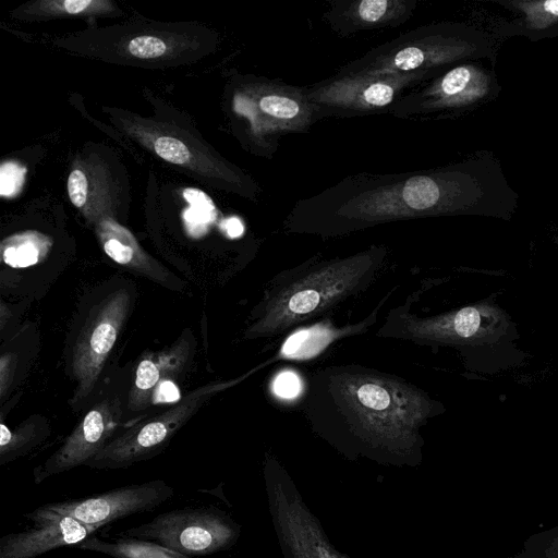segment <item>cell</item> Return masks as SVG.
<instances>
[{
  "instance_id": "cell-27",
  "label": "cell",
  "mask_w": 558,
  "mask_h": 558,
  "mask_svg": "<svg viewBox=\"0 0 558 558\" xmlns=\"http://www.w3.org/2000/svg\"><path fill=\"white\" fill-rule=\"evenodd\" d=\"M88 181L81 169L71 171L68 178V194L76 208H82L87 201Z\"/></svg>"
},
{
  "instance_id": "cell-10",
  "label": "cell",
  "mask_w": 558,
  "mask_h": 558,
  "mask_svg": "<svg viewBox=\"0 0 558 558\" xmlns=\"http://www.w3.org/2000/svg\"><path fill=\"white\" fill-rule=\"evenodd\" d=\"M174 495V488L162 480L121 486L80 499L45 504L59 514L100 529L117 520L151 511Z\"/></svg>"
},
{
  "instance_id": "cell-20",
  "label": "cell",
  "mask_w": 558,
  "mask_h": 558,
  "mask_svg": "<svg viewBox=\"0 0 558 558\" xmlns=\"http://www.w3.org/2000/svg\"><path fill=\"white\" fill-rule=\"evenodd\" d=\"M49 434L46 424L37 418L19 425L11 430L4 423L0 424V464L4 465L25 456Z\"/></svg>"
},
{
  "instance_id": "cell-34",
  "label": "cell",
  "mask_w": 558,
  "mask_h": 558,
  "mask_svg": "<svg viewBox=\"0 0 558 558\" xmlns=\"http://www.w3.org/2000/svg\"><path fill=\"white\" fill-rule=\"evenodd\" d=\"M513 558H535V557L525 555L524 553L520 551Z\"/></svg>"
},
{
  "instance_id": "cell-21",
  "label": "cell",
  "mask_w": 558,
  "mask_h": 558,
  "mask_svg": "<svg viewBox=\"0 0 558 558\" xmlns=\"http://www.w3.org/2000/svg\"><path fill=\"white\" fill-rule=\"evenodd\" d=\"M114 5L102 0H52L39 1L20 8L21 15L32 19L90 16L106 14ZM25 17V19H26Z\"/></svg>"
},
{
  "instance_id": "cell-4",
  "label": "cell",
  "mask_w": 558,
  "mask_h": 558,
  "mask_svg": "<svg viewBox=\"0 0 558 558\" xmlns=\"http://www.w3.org/2000/svg\"><path fill=\"white\" fill-rule=\"evenodd\" d=\"M433 72L378 75L335 74L306 86L318 119L390 113L407 93L437 76Z\"/></svg>"
},
{
  "instance_id": "cell-13",
  "label": "cell",
  "mask_w": 558,
  "mask_h": 558,
  "mask_svg": "<svg viewBox=\"0 0 558 558\" xmlns=\"http://www.w3.org/2000/svg\"><path fill=\"white\" fill-rule=\"evenodd\" d=\"M486 89L483 73L472 65H459L407 93L391 109L399 119L424 120L441 111L466 106Z\"/></svg>"
},
{
  "instance_id": "cell-33",
  "label": "cell",
  "mask_w": 558,
  "mask_h": 558,
  "mask_svg": "<svg viewBox=\"0 0 558 558\" xmlns=\"http://www.w3.org/2000/svg\"><path fill=\"white\" fill-rule=\"evenodd\" d=\"M223 229L230 238H236L243 233V225L235 217H231V218L225 220Z\"/></svg>"
},
{
  "instance_id": "cell-17",
  "label": "cell",
  "mask_w": 558,
  "mask_h": 558,
  "mask_svg": "<svg viewBox=\"0 0 558 558\" xmlns=\"http://www.w3.org/2000/svg\"><path fill=\"white\" fill-rule=\"evenodd\" d=\"M97 234L102 250L117 264L168 289L183 291L184 282L148 255L132 233L117 222L102 220Z\"/></svg>"
},
{
  "instance_id": "cell-23",
  "label": "cell",
  "mask_w": 558,
  "mask_h": 558,
  "mask_svg": "<svg viewBox=\"0 0 558 558\" xmlns=\"http://www.w3.org/2000/svg\"><path fill=\"white\" fill-rule=\"evenodd\" d=\"M191 207L184 213V219L193 233H201L216 216L211 199L202 191L186 189L183 192Z\"/></svg>"
},
{
  "instance_id": "cell-8",
  "label": "cell",
  "mask_w": 558,
  "mask_h": 558,
  "mask_svg": "<svg viewBox=\"0 0 558 558\" xmlns=\"http://www.w3.org/2000/svg\"><path fill=\"white\" fill-rule=\"evenodd\" d=\"M268 508L283 558H345L329 542L284 472H267Z\"/></svg>"
},
{
  "instance_id": "cell-11",
  "label": "cell",
  "mask_w": 558,
  "mask_h": 558,
  "mask_svg": "<svg viewBox=\"0 0 558 558\" xmlns=\"http://www.w3.org/2000/svg\"><path fill=\"white\" fill-rule=\"evenodd\" d=\"M407 338L426 343L486 344L506 330V316L496 306L481 303L429 318L407 317Z\"/></svg>"
},
{
  "instance_id": "cell-6",
  "label": "cell",
  "mask_w": 558,
  "mask_h": 558,
  "mask_svg": "<svg viewBox=\"0 0 558 558\" xmlns=\"http://www.w3.org/2000/svg\"><path fill=\"white\" fill-rule=\"evenodd\" d=\"M240 533V525L227 512L209 506L162 512L148 522L126 529L121 535L153 541L201 558L229 549Z\"/></svg>"
},
{
  "instance_id": "cell-16",
  "label": "cell",
  "mask_w": 558,
  "mask_h": 558,
  "mask_svg": "<svg viewBox=\"0 0 558 558\" xmlns=\"http://www.w3.org/2000/svg\"><path fill=\"white\" fill-rule=\"evenodd\" d=\"M192 336H182L171 347L143 357L128 397V409L137 412L151 404L160 383L175 378L192 356Z\"/></svg>"
},
{
  "instance_id": "cell-12",
  "label": "cell",
  "mask_w": 558,
  "mask_h": 558,
  "mask_svg": "<svg viewBox=\"0 0 558 558\" xmlns=\"http://www.w3.org/2000/svg\"><path fill=\"white\" fill-rule=\"evenodd\" d=\"M122 415L120 398H106L90 408L63 444L34 470L40 484L50 476L85 465L111 439Z\"/></svg>"
},
{
  "instance_id": "cell-2",
  "label": "cell",
  "mask_w": 558,
  "mask_h": 558,
  "mask_svg": "<svg viewBox=\"0 0 558 558\" xmlns=\"http://www.w3.org/2000/svg\"><path fill=\"white\" fill-rule=\"evenodd\" d=\"M384 253L383 247H373L312 267L274 293L245 336L277 335L329 308L362 287Z\"/></svg>"
},
{
  "instance_id": "cell-24",
  "label": "cell",
  "mask_w": 558,
  "mask_h": 558,
  "mask_svg": "<svg viewBox=\"0 0 558 558\" xmlns=\"http://www.w3.org/2000/svg\"><path fill=\"white\" fill-rule=\"evenodd\" d=\"M151 147L160 158L170 163L187 167L195 165L193 150L175 136L157 135L153 140Z\"/></svg>"
},
{
  "instance_id": "cell-18",
  "label": "cell",
  "mask_w": 558,
  "mask_h": 558,
  "mask_svg": "<svg viewBox=\"0 0 558 558\" xmlns=\"http://www.w3.org/2000/svg\"><path fill=\"white\" fill-rule=\"evenodd\" d=\"M74 547L111 558H197L180 554L153 541L123 535L112 541L90 535Z\"/></svg>"
},
{
  "instance_id": "cell-9",
  "label": "cell",
  "mask_w": 558,
  "mask_h": 558,
  "mask_svg": "<svg viewBox=\"0 0 558 558\" xmlns=\"http://www.w3.org/2000/svg\"><path fill=\"white\" fill-rule=\"evenodd\" d=\"M131 294L125 289L110 293L92 311L74 345L72 374L77 381L72 403L89 396L102 366L126 320Z\"/></svg>"
},
{
  "instance_id": "cell-28",
  "label": "cell",
  "mask_w": 558,
  "mask_h": 558,
  "mask_svg": "<svg viewBox=\"0 0 558 558\" xmlns=\"http://www.w3.org/2000/svg\"><path fill=\"white\" fill-rule=\"evenodd\" d=\"M272 389L278 397L292 399L300 393L301 381L295 373L286 371L276 376Z\"/></svg>"
},
{
  "instance_id": "cell-1",
  "label": "cell",
  "mask_w": 558,
  "mask_h": 558,
  "mask_svg": "<svg viewBox=\"0 0 558 558\" xmlns=\"http://www.w3.org/2000/svg\"><path fill=\"white\" fill-rule=\"evenodd\" d=\"M336 390L362 435L388 449H411L432 413V402L421 390L376 374H342Z\"/></svg>"
},
{
  "instance_id": "cell-25",
  "label": "cell",
  "mask_w": 558,
  "mask_h": 558,
  "mask_svg": "<svg viewBox=\"0 0 558 558\" xmlns=\"http://www.w3.org/2000/svg\"><path fill=\"white\" fill-rule=\"evenodd\" d=\"M521 551L535 558H558V525L532 534Z\"/></svg>"
},
{
  "instance_id": "cell-15",
  "label": "cell",
  "mask_w": 558,
  "mask_h": 558,
  "mask_svg": "<svg viewBox=\"0 0 558 558\" xmlns=\"http://www.w3.org/2000/svg\"><path fill=\"white\" fill-rule=\"evenodd\" d=\"M417 0H332L324 20L338 35L391 28L411 19Z\"/></svg>"
},
{
  "instance_id": "cell-19",
  "label": "cell",
  "mask_w": 558,
  "mask_h": 558,
  "mask_svg": "<svg viewBox=\"0 0 558 558\" xmlns=\"http://www.w3.org/2000/svg\"><path fill=\"white\" fill-rule=\"evenodd\" d=\"M353 329H338L328 324H319L299 329L283 342L280 353L292 360H308L319 354L329 343Z\"/></svg>"
},
{
  "instance_id": "cell-7",
  "label": "cell",
  "mask_w": 558,
  "mask_h": 558,
  "mask_svg": "<svg viewBox=\"0 0 558 558\" xmlns=\"http://www.w3.org/2000/svg\"><path fill=\"white\" fill-rule=\"evenodd\" d=\"M236 381H217L196 388L163 413L112 438L85 465L96 470H118L154 458L206 401Z\"/></svg>"
},
{
  "instance_id": "cell-22",
  "label": "cell",
  "mask_w": 558,
  "mask_h": 558,
  "mask_svg": "<svg viewBox=\"0 0 558 558\" xmlns=\"http://www.w3.org/2000/svg\"><path fill=\"white\" fill-rule=\"evenodd\" d=\"M50 247V241L37 233H23L2 243V260L11 267H28L40 262Z\"/></svg>"
},
{
  "instance_id": "cell-5",
  "label": "cell",
  "mask_w": 558,
  "mask_h": 558,
  "mask_svg": "<svg viewBox=\"0 0 558 558\" xmlns=\"http://www.w3.org/2000/svg\"><path fill=\"white\" fill-rule=\"evenodd\" d=\"M464 41L447 26L427 25L384 43L341 66V75L433 72L464 53Z\"/></svg>"
},
{
  "instance_id": "cell-31",
  "label": "cell",
  "mask_w": 558,
  "mask_h": 558,
  "mask_svg": "<svg viewBox=\"0 0 558 558\" xmlns=\"http://www.w3.org/2000/svg\"><path fill=\"white\" fill-rule=\"evenodd\" d=\"M179 399L180 392L177 385L174 384L173 380L168 379L160 383L159 386L156 388L153 395L151 404L174 402L178 401Z\"/></svg>"
},
{
  "instance_id": "cell-14",
  "label": "cell",
  "mask_w": 558,
  "mask_h": 558,
  "mask_svg": "<svg viewBox=\"0 0 558 558\" xmlns=\"http://www.w3.org/2000/svg\"><path fill=\"white\" fill-rule=\"evenodd\" d=\"M24 515L35 525L1 536L0 558H37L50 550L75 546L99 530L44 505Z\"/></svg>"
},
{
  "instance_id": "cell-3",
  "label": "cell",
  "mask_w": 558,
  "mask_h": 558,
  "mask_svg": "<svg viewBox=\"0 0 558 558\" xmlns=\"http://www.w3.org/2000/svg\"><path fill=\"white\" fill-rule=\"evenodd\" d=\"M234 109L247 122L255 153L267 157L274 155L283 136L307 132L319 121L306 86L271 78L252 80L236 95Z\"/></svg>"
},
{
  "instance_id": "cell-26",
  "label": "cell",
  "mask_w": 558,
  "mask_h": 558,
  "mask_svg": "<svg viewBox=\"0 0 558 558\" xmlns=\"http://www.w3.org/2000/svg\"><path fill=\"white\" fill-rule=\"evenodd\" d=\"M126 49L134 58L153 60L165 56L169 50V45L159 36L141 35L132 38Z\"/></svg>"
},
{
  "instance_id": "cell-30",
  "label": "cell",
  "mask_w": 558,
  "mask_h": 558,
  "mask_svg": "<svg viewBox=\"0 0 558 558\" xmlns=\"http://www.w3.org/2000/svg\"><path fill=\"white\" fill-rule=\"evenodd\" d=\"M23 170L16 165H3L1 169V194H14L23 182Z\"/></svg>"
},
{
  "instance_id": "cell-29",
  "label": "cell",
  "mask_w": 558,
  "mask_h": 558,
  "mask_svg": "<svg viewBox=\"0 0 558 558\" xmlns=\"http://www.w3.org/2000/svg\"><path fill=\"white\" fill-rule=\"evenodd\" d=\"M16 357L13 353H3L0 357V399L3 401L9 392L16 367Z\"/></svg>"
},
{
  "instance_id": "cell-32",
  "label": "cell",
  "mask_w": 558,
  "mask_h": 558,
  "mask_svg": "<svg viewBox=\"0 0 558 558\" xmlns=\"http://www.w3.org/2000/svg\"><path fill=\"white\" fill-rule=\"evenodd\" d=\"M533 11H542L547 17H558V0L538 2L532 8Z\"/></svg>"
}]
</instances>
